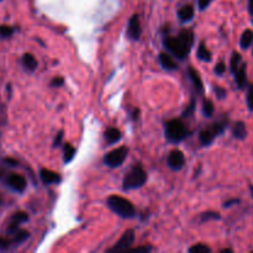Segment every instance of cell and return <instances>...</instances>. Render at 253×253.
Wrapping results in <instances>:
<instances>
[{
    "instance_id": "6da1fadb",
    "label": "cell",
    "mask_w": 253,
    "mask_h": 253,
    "mask_svg": "<svg viewBox=\"0 0 253 253\" xmlns=\"http://www.w3.org/2000/svg\"><path fill=\"white\" fill-rule=\"evenodd\" d=\"M194 42V35L190 30H183L177 37L165 39V47L177 58L184 59L189 54Z\"/></svg>"
},
{
    "instance_id": "7a4b0ae2",
    "label": "cell",
    "mask_w": 253,
    "mask_h": 253,
    "mask_svg": "<svg viewBox=\"0 0 253 253\" xmlns=\"http://www.w3.org/2000/svg\"><path fill=\"white\" fill-rule=\"evenodd\" d=\"M106 204L115 214L125 219H131L136 215V209L131 202L119 195H110L106 200Z\"/></svg>"
},
{
    "instance_id": "3957f363",
    "label": "cell",
    "mask_w": 253,
    "mask_h": 253,
    "mask_svg": "<svg viewBox=\"0 0 253 253\" xmlns=\"http://www.w3.org/2000/svg\"><path fill=\"white\" fill-rule=\"evenodd\" d=\"M147 180V173L141 165H136L131 168L130 172L125 175L123 182L124 190H132L141 188Z\"/></svg>"
},
{
    "instance_id": "277c9868",
    "label": "cell",
    "mask_w": 253,
    "mask_h": 253,
    "mask_svg": "<svg viewBox=\"0 0 253 253\" xmlns=\"http://www.w3.org/2000/svg\"><path fill=\"white\" fill-rule=\"evenodd\" d=\"M165 132L167 140L173 143L180 142V141H183L184 138H187L188 136L187 127H185L184 124L180 120H178V119H173V120H169L166 123Z\"/></svg>"
},
{
    "instance_id": "5b68a950",
    "label": "cell",
    "mask_w": 253,
    "mask_h": 253,
    "mask_svg": "<svg viewBox=\"0 0 253 253\" xmlns=\"http://www.w3.org/2000/svg\"><path fill=\"white\" fill-rule=\"evenodd\" d=\"M127 147L121 146V147H118L115 150L110 151L109 153H106L105 157H104V163L111 168L119 167V166H121L125 162L126 157H127Z\"/></svg>"
},
{
    "instance_id": "8992f818",
    "label": "cell",
    "mask_w": 253,
    "mask_h": 253,
    "mask_svg": "<svg viewBox=\"0 0 253 253\" xmlns=\"http://www.w3.org/2000/svg\"><path fill=\"white\" fill-rule=\"evenodd\" d=\"M225 126H226V124L216 123V124H214L211 127L203 130L202 132H200V136H199L200 142H202L204 146H209L210 143L214 141V138L216 137L219 133H221L222 131H224Z\"/></svg>"
},
{
    "instance_id": "52a82bcc",
    "label": "cell",
    "mask_w": 253,
    "mask_h": 253,
    "mask_svg": "<svg viewBox=\"0 0 253 253\" xmlns=\"http://www.w3.org/2000/svg\"><path fill=\"white\" fill-rule=\"evenodd\" d=\"M133 241H135V231H133V230H126V231L124 232L123 236H121V239L116 242L115 246L109 249L108 252L113 253L126 251V250L130 249L131 245L133 244Z\"/></svg>"
},
{
    "instance_id": "ba28073f",
    "label": "cell",
    "mask_w": 253,
    "mask_h": 253,
    "mask_svg": "<svg viewBox=\"0 0 253 253\" xmlns=\"http://www.w3.org/2000/svg\"><path fill=\"white\" fill-rule=\"evenodd\" d=\"M168 167L172 168L173 170H180L185 165V157L182 151L174 150L169 153L167 158Z\"/></svg>"
},
{
    "instance_id": "9c48e42d",
    "label": "cell",
    "mask_w": 253,
    "mask_h": 253,
    "mask_svg": "<svg viewBox=\"0 0 253 253\" xmlns=\"http://www.w3.org/2000/svg\"><path fill=\"white\" fill-rule=\"evenodd\" d=\"M6 183L12 190H15V192L17 193H22L27 187V182L26 179H25V177H22V175L20 174H16V173L10 174L9 177L6 178Z\"/></svg>"
},
{
    "instance_id": "30bf717a",
    "label": "cell",
    "mask_w": 253,
    "mask_h": 253,
    "mask_svg": "<svg viewBox=\"0 0 253 253\" xmlns=\"http://www.w3.org/2000/svg\"><path fill=\"white\" fill-rule=\"evenodd\" d=\"M141 32H142V30H141L140 16L138 15H132L127 24V36L131 40L137 41L141 36Z\"/></svg>"
},
{
    "instance_id": "8fae6325",
    "label": "cell",
    "mask_w": 253,
    "mask_h": 253,
    "mask_svg": "<svg viewBox=\"0 0 253 253\" xmlns=\"http://www.w3.org/2000/svg\"><path fill=\"white\" fill-rule=\"evenodd\" d=\"M29 220V216H27L26 212L24 211H19L16 214L12 215L11 220H10L9 227H7V234L9 235H14L19 231V225L22 224V222L27 221Z\"/></svg>"
},
{
    "instance_id": "7c38bea8",
    "label": "cell",
    "mask_w": 253,
    "mask_h": 253,
    "mask_svg": "<svg viewBox=\"0 0 253 253\" xmlns=\"http://www.w3.org/2000/svg\"><path fill=\"white\" fill-rule=\"evenodd\" d=\"M40 177H41V180L44 184H58L62 180L61 175L49 169H44V168L40 170Z\"/></svg>"
},
{
    "instance_id": "4fadbf2b",
    "label": "cell",
    "mask_w": 253,
    "mask_h": 253,
    "mask_svg": "<svg viewBox=\"0 0 253 253\" xmlns=\"http://www.w3.org/2000/svg\"><path fill=\"white\" fill-rule=\"evenodd\" d=\"M160 63L167 71H174L177 69V63L174 62V59L169 56L168 53H161L160 54Z\"/></svg>"
},
{
    "instance_id": "5bb4252c",
    "label": "cell",
    "mask_w": 253,
    "mask_h": 253,
    "mask_svg": "<svg viewBox=\"0 0 253 253\" xmlns=\"http://www.w3.org/2000/svg\"><path fill=\"white\" fill-rule=\"evenodd\" d=\"M188 76H189L190 81H192L193 84H194L195 89H197L199 93H203L204 86H203V82H202V78H200L199 73H198L194 68H189L188 69Z\"/></svg>"
},
{
    "instance_id": "9a60e30c",
    "label": "cell",
    "mask_w": 253,
    "mask_h": 253,
    "mask_svg": "<svg viewBox=\"0 0 253 253\" xmlns=\"http://www.w3.org/2000/svg\"><path fill=\"white\" fill-rule=\"evenodd\" d=\"M178 16L183 22L189 21L194 16V7L192 5H184V6L178 10Z\"/></svg>"
},
{
    "instance_id": "2e32d148",
    "label": "cell",
    "mask_w": 253,
    "mask_h": 253,
    "mask_svg": "<svg viewBox=\"0 0 253 253\" xmlns=\"http://www.w3.org/2000/svg\"><path fill=\"white\" fill-rule=\"evenodd\" d=\"M232 135L234 137H236L237 140H244L247 136V128L246 125H245L242 121H239L234 125V128H232Z\"/></svg>"
},
{
    "instance_id": "e0dca14e",
    "label": "cell",
    "mask_w": 253,
    "mask_h": 253,
    "mask_svg": "<svg viewBox=\"0 0 253 253\" xmlns=\"http://www.w3.org/2000/svg\"><path fill=\"white\" fill-rule=\"evenodd\" d=\"M235 77H236L237 86H239L240 89L245 88V85H246V82H247V78H246V64H242V66H240V68L237 69L236 73H235Z\"/></svg>"
},
{
    "instance_id": "ac0fdd59",
    "label": "cell",
    "mask_w": 253,
    "mask_h": 253,
    "mask_svg": "<svg viewBox=\"0 0 253 253\" xmlns=\"http://www.w3.org/2000/svg\"><path fill=\"white\" fill-rule=\"evenodd\" d=\"M22 64L29 72H34L37 68V61L31 53H25L22 57Z\"/></svg>"
},
{
    "instance_id": "d6986e66",
    "label": "cell",
    "mask_w": 253,
    "mask_h": 253,
    "mask_svg": "<svg viewBox=\"0 0 253 253\" xmlns=\"http://www.w3.org/2000/svg\"><path fill=\"white\" fill-rule=\"evenodd\" d=\"M105 138H106V141H108V143L118 142V141H120V138H121L120 130H118V128H115V127L109 128V130H106V132H105Z\"/></svg>"
},
{
    "instance_id": "ffe728a7",
    "label": "cell",
    "mask_w": 253,
    "mask_h": 253,
    "mask_svg": "<svg viewBox=\"0 0 253 253\" xmlns=\"http://www.w3.org/2000/svg\"><path fill=\"white\" fill-rule=\"evenodd\" d=\"M252 42H253L252 30H246V31H244V34H242L241 36V40H240V46H241L244 49H246L251 46Z\"/></svg>"
},
{
    "instance_id": "44dd1931",
    "label": "cell",
    "mask_w": 253,
    "mask_h": 253,
    "mask_svg": "<svg viewBox=\"0 0 253 253\" xmlns=\"http://www.w3.org/2000/svg\"><path fill=\"white\" fill-rule=\"evenodd\" d=\"M198 57H199L202 61H205V62L211 61V52L207 48V46H205L203 42L200 43L199 48H198Z\"/></svg>"
},
{
    "instance_id": "7402d4cb",
    "label": "cell",
    "mask_w": 253,
    "mask_h": 253,
    "mask_svg": "<svg viewBox=\"0 0 253 253\" xmlns=\"http://www.w3.org/2000/svg\"><path fill=\"white\" fill-rule=\"evenodd\" d=\"M74 155H76V148L72 145H69V143H66V145H64V162H71V161L73 160Z\"/></svg>"
},
{
    "instance_id": "603a6c76",
    "label": "cell",
    "mask_w": 253,
    "mask_h": 253,
    "mask_svg": "<svg viewBox=\"0 0 253 253\" xmlns=\"http://www.w3.org/2000/svg\"><path fill=\"white\" fill-rule=\"evenodd\" d=\"M27 239H29V232L25 231V230H19L16 234H14V239L11 240V244L19 245Z\"/></svg>"
},
{
    "instance_id": "cb8c5ba5",
    "label": "cell",
    "mask_w": 253,
    "mask_h": 253,
    "mask_svg": "<svg viewBox=\"0 0 253 253\" xmlns=\"http://www.w3.org/2000/svg\"><path fill=\"white\" fill-rule=\"evenodd\" d=\"M241 54L237 53V52H234V54H232L231 57V72L232 73H236L237 69L240 68V63H241Z\"/></svg>"
},
{
    "instance_id": "d4e9b609",
    "label": "cell",
    "mask_w": 253,
    "mask_h": 253,
    "mask_svg": "<svg viewBox=\"0 0 253 253\" xmlns=\"http://www.w3.org/2000/svg\"><path fill=\"white\" fill-rule=\"evenodd\" d=\"M214 105H212V101L209 100V99H207V100H204V105H203V113H204L205 116H212V114H214Z\"/></svg>"
},
{
    "instance_id": "484cf974",
    "label": "cell",
    "mask_w": 253,
    "mask_h": 253,
    "mask_svg": "<svg viewBox=\"0 0 253 253\" xmlns=\"http://www.w3.org/2000/svg\"><path fill=\"white\" fill-rule=\"evenodd\" d=\"M220 214L216 211H207L204 212V214H202V216H200V220H202V222H205V221H209V220H219L220 219Z\"/></svg>"
},
{
    "instance_id": "4316f807",
    "label": "cell",
    "mask_w": 253,
    "mask_h": 253,
    "mask_svg": "<svg viewBox=\"0 0 253 253\" xmlns=\"http://www.w3.org/2000/svg\"><path fill=\"white\" fill-rule=\"evenodd\" d=\"M210 251H211V250L203 244H198V245H195V246H192L189 249L190 253H210Z\"/></svg>"
},
{
    "instance_id": "83f0119b",
    "label": "cell",
    "mask_w": 253,
    "mask_h": 253,
    "mask_svg": "<svg viewBox=\"0 0 253 253\" xmlns=\"http://www.w3.org/2000/svg\"><path fill=\"white\" fill-rule=\"evenodd\" d=\"M12 34H14V29L12 27L7 26V25H1L0 26V37L1 39H9Z\"/></svg>"
},
{
    "instance_id": "f1b7e54d",
    "label": "cell",
    "mask_w": 253,
    "mask_h": 253,
    "mask_svg": "<svg viewBox=\"0 0 253 253\" xmlns=\"http://www.w3.org/2000/svg\"><path fill=\"white\" fill-rule=\"evenodd\" d=\"M247 106H249L250 111H253V84H251L247 91Z\"/></svg>"
},
{
    "instance_id": "f546056e",
    "label": "cell",
    "mask_w": 253,
    "mask_h": 253,
    "mask_svg": "<svg viewBox=\"0 0 253 253\" xmlns=\"http://www.w3.org/2000/svg\"><path fill=\"white\" fill-rule=\"evenodd\" d=\"M11 241L5 237H0V251H6L10 246H11Z\"/></svg>"
},
{
    "instance_id": "4dcf8cb0",
    "label": "cell",
    "mask_w": 253,
    "mask_h": 253,
    "mask_svg": "<svg viewBox=\"0 0 253 253\" xmlns=\"http://www.w3.org/2000/svg\"><path fill=\"white\" fill-rule=\"evenodd\" d=\"M225 71H226V66H225V63H222V62H220V63L215 67V73L219 74V76L224 74Z\"/></svg>"
},
{
    "instance_id": "1f68e13d",
    "label": "cell",
    "mask_w": 253,
    "mask_h": 253,
    "mask_svg": "<svg viewBox=\"0 0 253 253\" xmlns=\"http://www.w3.org/2000/svg\"><path fill=\"white\" fill-rule=\"evenodd\" d=\"M194 109H195V101L192 100L190 105L188 106V108L185 109L184 113H183V116H190L193 114V111H194Z\"/></svg>"
},
{
    "instance_id": "d6a6232c",
    "label": "cell",
    "mask_w": 253,
    "mask_h": 253,
    "mask_svg": "<svg viewBox=\"0 0 253 253\" xmlns=\"http://www.w3.org/2000/svg\"><path fill=\"white\" fill-rule=\"evenodd\" d=\"M212 0H198V5H199L200 10H205L210 5Z\"/></svg>"
},
{
    "instance_id": "836d02e7",
    "label": "cell",
    "mask_w": 253,
    "mask_h": 253,
    "mask_svg": "<svg viewBox=\"0 0 253 253\" xmlns=\"http://www.w3.org/2000/svg\"><path fill=\"white\" fill-rule=\"evenodd\" d=\"M215 93H216L217 98H219V99H222V98H225V96H226V90H225V89H222V88H220V86H216V88H215Z\"/></svg>"
},
{
    "instance_id": "e575fe53",
    "label": "cell",
    "mask_w": 253,
    "mask_h": 253,
    "mask_svg": "<svg viewBox=\"0 0 253 253\" xmlns=\"http://www.w3.org/2000/svg\"><path fill=\"white\" fill-rule=\"evenodd\" d=\"M63 83H64L63 78H54V79H52L51 85L52 86H62L63 85Z\"/></svg>"
},
{
    "instance_id": "d590c367",
    "label": "cell",
    "mask_w": 253,
    "mask_h": 253,
    "mask_svg": "<svg viewBox=\"0 0 253 253\" xmlns=\"http://www.w3.org/2000/svg\"><path fill=\"white\" fill-rule=\"evenodd\" d=\"M151 247L150 246H141V247H136V249H133V252H150L151 251Z\"/></svg>"
},
{
    "instance_id": "8d00e7d4",
    "label": "cell",
    "mask_w": 253,
    "mask_h": 253,
    "mask_svg": "<svg viewBox=\"0 0 253 253\" xmlns=\"http://www.w3.org/2000/svg\"><path fill=\"white\" fill-rule=\"evenodd\" d=\"M62 137H63V132H62V131H61V132L57 133V136H56V140H54V142H53V146H54V147H57V146L61 145Z\"/></svg>"
},
{
    "instance_id": "74e56055",
    "label": "cell",
    "mask_w": 253,
    "mask_h": 253,
    "mask_svg": "<svg viewBox=\"0 0 253 253\" xmlns=\"http://www.w3.org/2000/svg\"><path fill=\"white\" fill-rule=\"evenodd\" d=\"M4 163L9 166H17V161L12 160V158H4Z\"/></svg>"
},
{
    "instance_id": "f35d334b",
    "label": "cell",
    "mask_w": 253,
    "mask_h": 253,
    "mask_svg": "<svg viewBox=\"0 0 253 253\" xmlns=\"http://www.w3.org/2000/svg\"><path fill=\"white\" fill-rule=\"evenodd\" d=\"M138 114H140V110H138V109H133V111L131 113V119H132V120H137Z\"/></svg>"
},
{
    "instance_id": "ab89813d",
    "label": "cell",
    "mask_w": 253,
    "mask_h": 253,
    "mask_svg": "<svg viewBox=\"0 0 253 253\" xmlns=\"http://www.w3.org/2000/svg\"><path fill=\"white\" fill-rule=\"evenodd\" d=\"M240 200L239 199H234V200H229V202H226L225 203V205L224 207L225 208H227V207H230V205H232V204H235V203H239Z\"/></svg>"
},
{
    "instance_id": "60d3db41",
    "label": "cell",
    "mask_w": 253,
    "mask_h": 253,
    "mask_svg": "<svg viewBox=\"0 0 253 253\" xmlns=\"http://www.w3.org/2000/svg\"><path fill=\"white\" fill-rule=\"evenodd\" d=\"M249 11L253 16V0H249Z\"/></svg>"
},
{
    "instance_id": "b9f144b4",
    "label": "cell",
    "mask_w": 253,
    "mask_h": 253,
    "mask_svg": "<svg viewBox=\"0 0 253 253\" xmlns=\"http://www.w3.org/2000/svg\"><path fill=\"white\" fill-rule=\"evenodd\" d=\"M222 253H226V252H229V253H231L232 252V250H222L221 251Z\"/></svg>"
},
{
    "instance_id": "7bdbcfd3",
    "label": "cell",
    "mask_w": 253,
    "mask_h": 253,
    "mask_svg": "<svg viewBox=\"0 0 253 253\" xmlns=\"http://www.w3.org/2000/svg\"><path fill=\"white\" fill-rule=\"evenodd\" d=\"M250 189H251V192H252V197H253V185H251V187H250Z\"/></svg>"
},
{
    "instance_id": "ee69618b",
    "label": "cell",
    "mask_w": 253,
    "mask_h": 253,
    "mask_svg": "<svg viewBox=\"0 0 253 253\" xmlns=\"http://www.w3.org/2000/svg\"><path fill=\"white\" fill-rule=\"evenodd\" d=\"M1 200H2V199H1V197H0V204H1Z\"/></svg>"
},
{
    "instance_id": "f6af8a7d",
    "label": "cell",
    "mask_w": 253,
    "mask_h": 253,
    "mask_svg": "<svg viewBox=\"0 0 253 253\" xmlns=\"http://www.w3.org/2000/svg\"><path fill=\"white\" fill-rule=\"evenodd\" d=\"M0 1H1V0H0Z\"/></svg>"
},
{
    "instance_id": "bcb514c9",
    "label": "cell",
    "mask_w": 253,
    "mask_h": 253,
    "mask_svg": "<svg viewBox=\"0 0 253 253\" xmlns=\"http://www.w3.org/2000/svg\"><path fill=\"white\" fill-rule=\"evenodd\" d=\"M252 22H253V21H252Z\"/></svg>"
}]
</instances>
